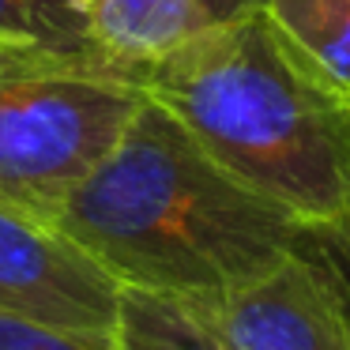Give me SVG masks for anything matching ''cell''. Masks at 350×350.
Returning a JSON list of instances; mask_svg holds the SVG:
<instances>
[{"mask_svg": "<svg viewBox=\"0 0 350 350\" xmlns=\"http://www.w3.org/2000/svg\"><path fill=\"white\" fill-rule=\"evenodd\" d=\"M57 230L121 286L204 301L290 260L297 219L215 162L154 98L64 204Z\"/></svg>", "mask_w": 350, "mask_h": 350, "instance_id": "cell-1", "label": "cell"}, {"mask_svg": "<svg viewBox=\"0 0 350 350\" xmlns=\"http://www.w3.org/2000/svg\"><path fill=\"white\" fill-rule=\"evenodd\" d=\"M139 91L297 222L350 215V94L264 8L207 23L159 57Z\"/></svg>", "mask_w": 350, "mask_h": 350, "instance_id": "cell-2", "label": "cell"}, {"mask_svg": "<svg viewBox=\"0 0 350 350\" xmlns=\"http://www.w3.org/2000/svg\"><path fill=\"white\" fill-rule=\"evenodd\" d=\"M144 91L87 68L0 79V207L57 226L76 189L109 159Z\"/></svg>", "mask_w": 350, "mask_h": 350, "instance_id": "cell-3", "label": "cell"}, {"mask_svg": "<svg viewBox=\"0 0 350 350\" xmlns=\"http://www.w3.org/2000/svg\"><path fill=\"white\" fill-rule=\"evenodd\" d=\"M0 312L117 342L121 282L57 226L0 207Z\"/></svg>", "mask_w": 350, "mask_h": 350, "instance_id": "cell-4", "label": "cell"}, {"mask_svg": "<svg viewBox=\"0 0 350 350\" xmlns=\"http://www.w3.org/2000/svg\"><path fill=\"white\" fill-rule=\"evenodd\" d=\"M230 350H350V332L294 256L230 294L181 301Z\"/></svg>", "mask_w": 350, "mask_h": 350, "instance_id": "cell-5", "label": "cell"}, {"mask_svg": "<svg viewBox=\"0 0 350 350\" xmlns=\"http://www.w3.org/2000/svg\"><path fill=\"white\" fill-rule=\"evenodd\" d=\"M87 23L98 53L139 87L159 57L207 27L196 0H87Z\"/></svg>", "mask_w": 350, "mask_h": 350, "instance_id": "cell-6", "label": "cell"}, {"mask_svg": "<svg viewBox=\"0 0 350 350\" xmlns=\"http://www.w3.org/2000/svg\"><path fill=\"white\" fill-rule=\"evenodd\" d=\"M0 31L38 42L42 49H49L68 64L129 79L94 46L91 23H87V0H0Z\"/></svg>", "mask_w": 350, "mask_h": 350, "instance_id": "cell-7", "label": "cell"}, {"mask_svg": "<svg viewBox=\"0 0 350 350\" xmlns=\"http://www.w3.org/2000/svg\"><path fill=\"white\" fill-rule=\"evenodd\" d=\"M264 12L339 91L350 94V0H267Z\"/></svg>", "mask_w": 350, "mask_h": 350, "instance_id": "cell-8", "label": "cell"}, {"mask_svg": "<svg viewBox=\"0 0 350 350\" xmlns=\"http://www.w3.org/2000/svg\"><path fill=\"white\" fill-rule=\"evenodd\" d=\"M117 350H230L189 309L162 294L121 286Z\"/></svg>", "mask_w": 350, "mask_h": 350, "instance_id": "cell-9", "label": "cell"}, {"mask_svg": "<svg viewBox=\"0 0 350 350\" xmlns=\"http://www.w3.org/2000/svg\"><path fill=\"white\" fill-rule=\"evenodd\" d=\"M290 256L320 282L350 332V215L327 222H297Z\"/></svg>", "mask_w": 350, "mask_h": 350, "instance_id": "cell-10", "label": "cell"}, {"mask_svg": "<svg viewBox=\"0 0 350 350\" xmlns=\"http://www.w3.org/2000/svg\"><path fill=\"white\" fill-rule=\"evenodd\" d=\"M0 350H117V342L19 312H0Z\"/></svg>", "mask_w": 350, "mask_h": 350, "instance_id": "cell-11", "label": "cell"}, {"mask_svg": "<svg viewBox=\"0 0 350 350\" xmlns=\"http://www.w3.org/2000/svg\"><path fill=\"white\" fill-rule=\"evenodd\" d=\"M53 68H79V64H68L61 57H53L38 42H27V38H16V34L0 31V79L31 76V72H53Z\"/></svg>", "mask_w": 350, "mask_h": 350, "instance_id": "cell-12", "label": "cell"}, {"mask_svg": "<svg viewBox=\"0 0 350 350\" xmlns=\"http://www.w3.org/2000/svg\"><path fill=\"white\" fill-rule=\"evenodd\" d=\"M200 12L207 16V23H226V19H237L245 12L264 8L267 0H196Z\"/></svg>", "mask_w": 350, "mask_h": 350, "instance_id": "cell-13", "label": "cell"}]
</instances>
